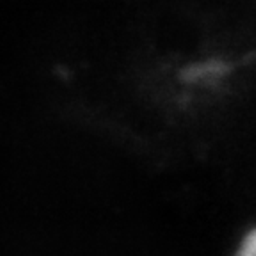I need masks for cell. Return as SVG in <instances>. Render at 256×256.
<instances>
[{
	"instance_id": "obj_1",
	"label": "cell",
	"mask_w": 256,
	"mask_h": 256,
	"mask_svg": "<svg viewBox=\"0 0 256 256\" xmlns=\"http://www.w3.org/2000/svg\"><path fill=\"white\" fill-rule=\"evenodd\" d=\"M235 256H256V228L251 230V232L244 236L242 244L236 249Z\"/></svg>"
}]
</instances>
